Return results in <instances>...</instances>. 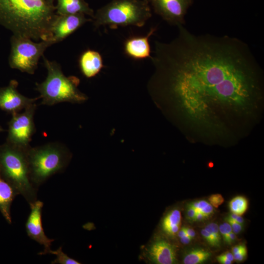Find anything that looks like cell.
<instances>
[{"label": "cell", "mask_w": 264, "mask_h": 264, "mask_svg": "<svg viewBox=\"0 0 264 264\" xmlns=\"http://www.w3.org/2000/svg\"><path fill=\"white\" fill-rule=\"evenodd\" d=\"M177 27L172 41L154 42L150 96L191 142L238 144L262 118V68L237 38Z\"/></svg>", "instance_id": "cell-1"}, {"label": "cell", "mask_w": 264, "mask_h": 264, "mask_svg": "<svg viewBox=\"0 0 264 264\" xmlns=\"http://www.w3.org/2000/svg\"><path fill=\"white\" fill-rule=\"evenodd\" d=\"M57 15L56 7L48 0H0V24L13 35L34 41L51 43Z\"/></svg>", "instance_id": "cell-2"}, {"label": "cell", "mask_w": 264, "mask_h": 264, "mask_svg": "<svg viewBox=\"0 0 264 264\" xmlns=\"http://www.w3.org/2000/svg\"><path fill=\"white\" fill-rule=\"evenodd\" d=\"M28 149L8 143L0 145V174L30 205L37 200L38 189L29 179Z\"/></svg>", "instance_id": "cell-3"}, {"label": "cell", "mask_w": 264, "mask_h": 264, "mask_svg": "<svg viewBox=\"0 0 264 264\" xmlns=\"http://www.w3.org/2000/svg\"><path fill=\"white\" fill-rule=\"evenodd\" d=\"M43 57L47 75L44 82L36 84L42 104L51 106L65 102L81 103L86 101L87 96L78 88L79 79L74 76H65L60 65Z\"/></svg>", "instance_id": "cell-4"}, {"label": "cell", "mask_w": 264, "mask_h": 264, "mask_svg": "<svg viewBox=\"0 0 264 264\" xmlns=\"http://www.w3.org/2000/svg\"><path fill=\"white\" fill-rule=\"evenodd\" d=\"M149 3L144 0H113L94 13L92 21L96 27L108 25L143 26L151 17Z\"/></svg>", "instance_id": "cell-5"}, {"label": "cell", "mask_w": 264, "mask_h": 264, "mask_svg": "<svg viewBox=\"0 0 264 264\" xmlns=\"http://www.w3.org/2000/svg\"><path fill=\"white\" fill-rule=\"evenodd\" d=\"M27 156L29 179L37 189L50 176L62 172L70 158L67 149L57 143L30 147Z\"/></svg>", "instance_id": "cell-6"}, {"label": "cell", "mask_w": 264, "mask_h": 264, "mask_svg": "<svg viewBox=\"0 0 264 264\" xmlns=\"http://www.w3.org/2000/svg\"><path fill=\"white\" fill-rule=\"evenodd\" d=\"M34 41L20 36L11 37L9 62L12 68L30 74L34 73L39 59L52 44L46 41Z\"/></svg>", "instance_id": "cell-7"}, {"label": "cell", "mask_w": 264, "mask_h": 264, "mask_svg": "<svg viewBox=\"0 0 264 264\" xmlns=\"http://www.w3.org/2000/svg\"><path fill=\"white\" fill-rule=\"evenodd\" d=\"M36 109V105L33 103L22 113H12L9 124L7 143L24 149L30 147L29 143L35 130L34 115Z\"/></svg>", "instance_id": "cell-8"}, {"label": "cell", "mask_w": 264, "mask_h": 264, "mask_svg": "<svg viewBox=\"0 0 264 264\" xmlns=\"http://www.w3.org/2000/svg\"><path fill=\"white\" fill-rule=\"evenodd\" d=\"M193 0H150L154 11L171 25L184 24L185 15Z\"/></svg>", "instance_id": "cell-9"}, {"label": "cell", "mask_w": 264, "mask_h": 264, "mask_svg": "<svg viewBox=\"0 0 264 264\" xmlns=\"http://www.w3.org/2000/svg\"><path fill=\"white\" fill-rule=\"evenodd\" d=\"M44 203L37 200L30 205V213L25 223V229L28 236L44 246L42 252L38 255L49 254L50 246L54 239H51L45 235L42 225V211Z\"/></svg>", "instance_id": "cell-10"}, {"label": "cell", "mask_w": 264, "mask_h": 264, "mask_svg": "<svg viewBox=\"0 0 264 264\" xmlns=\"http://www.w3.org/2000/svg\"><path fill=\"white\" fill-rule=\"evenodd\" d=\"M92 20L86 18L83 14H57L50 30L51 43L53 44L62 41L85 23Z\"/></svg>", "instance_id": "cell-11"}, {"label": "cell", "mask_w": 264, "mask_h": 264, "mask_svg": "<svg viewBox=\"0 0 264 264\" xmlns=\"http://www.w3.org/2000/svg\"><path fill=\"white\" fill-rule=\"evenodd\" d=\"M18 82L13 80L8 86L0 88V109L12 114L24 110L40 98H29L22 95L18 90Z\"/></svg>", "instance_id": "cell-12"}, {"label": "cell", "mask_w": 264, "mask_h": 264, "mask_svg": "<svg viewBox=\"0 0 264 264\" xmlns=\"http://www.w3.org/2000/svg\"><path fill=\"white\" fill-rule=\"evenodd\" d=\"M156 30V27H152L144 36H135L128 38L124 45L125 54L134 59L150 58L151 56L149 38Z\"/></svg>", "instance_id": "cell-13"}, {"label": "cell", "mask_w": 264, "mask_h": 264, "mask_svg": "<svg viewBox=\"0 0 264 264\" xmlns=\"http://www.w3.org/2000/svg\"><path fill=\"white\" fill-rule=\"evenodd\" d=\"M148 256L152 262L158 264H172L176 261L174 247L164 240L153 243L148 249Z\"/></svg>", "instance_id": "cell-14"}, {"label": "cell", "mask_w": 264, "mask_h": 264, "mask_svg": "<svg viewBox=\"0 0 264 264\" xmlns=\"http://www.w3.org/2000/svg\"><path fill=\"white\" fill-rule=\"evenodd\" d=\"M79 66L83 74L87 78L96 75L103 67L101 55L97 51L92 50L85 51L79 59Z\"/></svg>", "instance_id": "cell-15"}, {"label": "cell", "mask_w": 264, "mask_h": 264, "mask_svg": "<svg viewBox=\"0 0 264 264\" xmlns=\"http://www.w3.org/2000/svg\"><path fill=\"white\" fill-rule=\"evenodd\" d=\"M17 195L13 186L0 174V212L9 224L12 222L11 204Z\"/></svg>", "instance_id": "cell-16"}, {"label": "cell", "mask_w": 264, "mask_h": 264, "mask_svg": "<svg viewBox=\"0 0 264 264\" xmlns=\"http://www.w3.org/2000/svg\"><path fill=\"white\" fill-rule=\"evenodd\" d=\"M57 14L60 15L83 14L93 18V10L84 0H57Z\"/></svg>", "instance_id": "cell-17"}, {"label": "cell", "mask_w": 264, "mask_h": 264, "mask_svg": "<svg viewBox=\"0 0 264 264\" xmlns=\"http://www.w3.org/2000/svg\"><path fill=\"white\" fill-rule=\"evenodd\" d=\"M181 216L180 211L174 209L164 218L162 222L163 230L168 235H175L179 230Z\"/></svg>", "instance_id": "cell-18"}, {"label": "cell", "mask_w": 264, "mask_h": 264, "mask_svg": "<svg viewBox=\"0 0 264 264\" xmlns=\"http://www.w3.org/2000/svg\"><path fill=\"white\" fill-rule=\"evenodd\" d=\"M211 253L202 249H196L188 253L184 258L185 264H198L207 260Z\"/></svg>", "instance_id": "cell-19"}, {"label": "cell", "mask_w": 264, "mask_h": 264, "mask_svg": "<svg viewBox=\"0 0 264 264\" xmlns=\"http://www.w3.org/2000/svg\"><path fill=\"white\" fill-rule=\"evenodd\" d=\"M247 199L243 197L238 196L233 198L229 203L231 211L238 215H242L247 208Z\"/></svg>", "instance_id": "cell-20"}, {"label": "cell", "mask_w": 264, "mask_h": 264, "mask_svg": "<svg viewBox=\"0 0 264 264\" xmlns=\"http://www.w3.org/2000/svg\"><path fill=\"white\" fill-rule=\"evenodd\" d=\"M49 254H52L56 256V258L51 262L52 264H80L79 262L69 257L66 254L64 253L62 250V247H60L56 250L49 251Z\"/></svg>", "instance_id": "cell-21"}, {"label": "cell", "mask_w": 264, "mask_h": 264, "mask_svg": "<svg viewBox=\"0 0 264 264\" xmlns=\"http://www.w3.org/2000/svg\"><path fill=\"white\" fill-rule=\"evenodd\" d=\"M205 229L213 238L217 246H219L220 243V235L218 225L216 223L212 222L206 225Z\"/></svg>", "instance_id": "cell-22"}, {"label": "cell", "mask_w": 264, "mask_h": 264, "mask_svg": "<svg viewBox=\"0 0 264 264\" xmlns=\"http://www.w3.org/2000/svg\"><path fill=\"white\" fill-rule=\"evenodd\" d=\"M219 227L220 234L222 235L224 241L226 242L229 234L233 232L231 226L228 222H225Z\"/></svg>", "instance_id": "cell-23"}, {"label": "cell", "mask_w": 264, "mask_h": 264, "mask_svg": "<svg viewBox=\"0 0 264 264\" xmlns=\"http://www.w3.org/2000/svg\"><path fill=\"white\" fill-rule=\"evenodd\" d=\"M208 199L213 207L216 208H218L224 202L223 198L220 194H219L211 195Z\"/></svg>", "instance_id": "cell-24"}, {"label": "cell", "mask_w": 264, "mask_h": 264, "mask_svg": "<svg viewBox=\"0 0 264 264\" xmlns=\"http://www.w3.org/2000/svg\"><path fill=\"white\" fill-rule=\"evenodd\" d=\"M227 222H228L231 226L232 231L235 234H238L240 233L242 229V224H240L236 221L231 219L229 217L226 219Z\"/></svg>", "instance_id": "cell-25"}, {"label": "cell", "mask_w": 264, "mask_h": 264, "mask_svg": "<svg viewBox=\"0 0 264 264\" xmlns=\"http://www.w3.org/2000/svg\"><path fill=\"white\" fill-rule=\"evenodd\" d=\"M201 233L203 238L210 245L217 247L214 239L205 228L201 230Z\"/></svg>", "instance_id": "cell-26"}, {"label": "cell", "mask_w": 264, "mask_h": 264, "mask_svg": "<svg viewBox=\"0 0 264 264\" xmlns=\"http://www.w3.org/2000/svg\"><path fill=\"white\" fill-rule=\"evenodd\" d=\"M209 202L205 200H201L193 202L189 204L194 207L197 211H200L202 210Z\"/></svg>", "instance_id": "cell-27"}, {"label": "cell", "mask_w": 264, "mask_h": 264, "mask_svg": "<svg viewBox=\"0 0 264 264\" xmlns=\"http://www.w3.org/2000/svg\"><path fill=\"white\" fill-rule=\"evenodd\" d=\"M247 254V250L246 247L244 246L243 249L238 253L233 254L234 260L236 262L242 261L246 257Z\"/></svg>", "instance_id": "cell-28"}, {"label": "cell", "mask_w": 264, "mask_h": 264, "mask_svg": "<svg viewBox=\"0 0 264 264\" xmlns=\"http://www.w3.org/2000/svg\"><path fill=\"white\" fill-rule=\"evenodd\" d=\"M197 212V210L194 207L189 205L187 210V216L189 220H193Z\"/></svg>", "instance_id": "cell-29"}, {"label": "cell", "mask_w": 264, "mask_h": 264, "mask_svg": "<svg viewBox=\"0 0 264 264\" xmlns=\"http://www.w3.org/2000/svg\"><path fill=\"white\" fill-rule=\"evenodd\" d=\"M219 262L222 264H231L232 262L226 259L222 254L217 257Z\"/></svg>", "instance_id": "cell-30"}, {"label": "cell", "mask_w": 264, "mask_h": 264, "mask_svg": "<svg viewBox=\"0 0 264 264\" xmlns=\"http://www.w3.org/2000/svg\"><path fill=\"white\" fill-rule=\"evenodd\" d=\"M185 228L186 235L190 237L191 238L193 239L196 235V233L195 231L191 228L185 227Z\"/></svg>", "instance_id": "cell-31"}, {"label": "cell", "mask_w": 264, "mask_h": 264, "mask_svg": "<svg viewBox=\"0 0 264 264\" xmlns=\"http://www.w3.org/2000/svg\"><path fill=\"white\" fill-rule=\"evenodd\" d=\"M206 218L202 213L197 211L193 220L200 221Z\"/></svg>", "instance_id": "cell-32"}, {"label": "cell", "mask_w": 264, "mask_h": 264, "mask_svg": "<svg viewBox=\"0 0 264 264\" xmlns=\"http://www.w3.org/2000/svg\"><path fill=\"white\" fill-rule=\"evenodd\" d=\"M245 246L243 245H238L234 246L232 249L233 254H236L242 250Z\"/></svg>", "instance_id": "cell-33"}, {"label": "cell", "mask_w": 264, "mask_h": 264, "mask_svg": "<svg viewBox=\"0 0 264 264\" xmlns=\"http://www.w3.org/2000/svg\"><path fill=\"white\" fill-rule=\"evenodd\" d=\"M192 239L189 237L188 235L185 236L180 238L181 242L185 244L189 243Z\"/></svg>", "instance_id": "cell-34"}, {"label": "cell", "mask_w": 264, "mask_h": 264, "mask_svg": "<svg viewBox=\"0 0 264 264\" xmlns=\"http://www.w3.org/2000/svg\"><path fill=\"white\" fill-rule=\"evenodd\" d=\"M236 234L233 232H232L229 234L226 242L228 243H231L236 239Z\"/></svg>", "instance_id": "cell-35"}, {"label": "cell", "mask_w": 264, "mask_h": 264, "mask_svg": "<svg viewBox=\"0 0 264 264\" xmlns=\"http://www.w3.org/2000/svg\"><path fill=\"white\" fill-rule=\"evenodd\" d=\"M222 255L228 260L232 262L234 260L233 254L230 252H226Z\"/></svg>", "instance_id": "cell-36"}, {"label": "cell", "mask_w": 264, "mask_h": 264, "mask_svg": "<svg viewBox=\"0 0 264 264\" xmlns=\"http://www.w3.org/2000/svg\"><path fill=\"white\" fill-rule=\"evenodd\" d=\"M177 234L179 238L186 235L185 227H183L179 230Z\"/></svg>", "instance_id": "cell-37"}, {"label": "cell", "mask_w": 264, "mask_h": 264, "mask_svg": "<svg viewBox=\"0 0 264 264\" xmlns=\"http://www.w3.org/2000/svg\"><path fill=\"white\" fill-rule=\"evenodd\" d=\"M234 220L240 224L243 223L244 221L243 219L240 215H238L235 220Z\"/></svg>", "instance_id": "cell-38"}, {"label": "cell", "mask_w": 264, "mask_h": 264, "mask_svg": "<svg viewBox=\"0 0 264 264\" xmlns=\"http://www.w3.org/2000/svg\"><path fill=\"white\" fill-rule=\"evenodd\" d=\"M48 0L49 2H50L51 3H53L54 1L55 0Z\"/></svg>", "instance_id": "cell-39"}, {"label": "cell", "mask_w": 264, "mask_h": 264, "mask_svg": "<svg viewBox=\"0 0 264 264\" xmlns=\"http://www.w3.org/2000/svg\"><path fill=\"white\" fill-rule=\"evenodd\" d=\"M149 3L150 0H144Z\"/></svg>", "instance_id": "cell-40"}]
</instances>
